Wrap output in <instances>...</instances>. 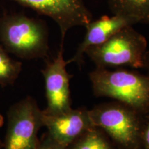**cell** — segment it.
Returning a JSON list of instances; mask_svg holds the SVG:
<instances>
[{"label": "cell", "mask_w": 149, "mask_h": 149, "mask_svg": "<svg viewBox=\"0 0 149 149\" xmlns=\"http://www.w3.org/2000/svg\"><path fill=\"white\" fill-rule=\"evenodd\" d=\"M94 95L125 104L139 114H149V74L135 70L96 68L89 73Z\"/></svg>", "instance_id": "6da1fadb"}, {"label": "cell", "mask_w": 149, "mask_h": 149, "mask_svg": "<svg viewBox=\"0 0 149 149\" xmlns=\"http://www.w3.org/2000/svg\"><path fill=\"white\" fill-rule=\"evenodd\" d=\"M0 44L19 58H46L49 52L47 26L24 14L5 15L0 17Z\"/></svg>", "instance_id": "7a4b0ae2"}, {"label": "cell", "mask_w": 149, "mask_h": 149, "mask_svg": "<svg viewBox=\"0 0 149 149\" xmlns=\"http://www.w3.org/2000/svg\"><path fill=\"white\" fill-rule=\"evenodd\" d=\"M88 111L93 126L101 128L117 148H140L145 116L117 101L98 104Z\"/></svg>", "instance_id": "3957f363"}, {"label": "cell", "mask_w": 149, "mask_h": 149, "mask_svg": "<svg viewBox=\"0 0 149 149\" xmlns=\"http://www.w3.org/2000/svg\"><path fill=\"white\" fill-rule=\"evenodd\" d=\"M147 41L133 26L123 28L107 41L86 51L97 68L130 66L144 68Z\"/></svg>", "instance_id": "277c9868"}, {"label": "cell", "mask_w": 149, "mask_h": 149, "mask_svg": "<svg viewBox=\"0 0 149 149\" xmlns=\"http://www.w3.org/2000/svg\"><path fill=\"white\" fill-rule=\"evenodd\" d=\"M44 112L33 97L27 96L9 108L3 149H36L39 130L44 126Z\"/></svg>", "instance_id": "5b68a950"}, {"label": "cell", "mask_w": 149, "mask_h": 149, "mask_svg": "<svg viewBox=\"0 0 149 149\" xmlns=\"http://www.w3.org/2000/svg\"><path fill=\"white\" fill-rule=\"evenodd\" d=\"M52 19L60 30L61 46L72 28L86 26L93 15L84 0H10Z\"/></svg>", "instance_id": "8992f818"}, {"label": "cell", "mask_w": 149, "mask_h": 149, "mask_svg": "<svg viewBox=\"0 0 149 149\" xmlns=\"http://www.w3.org/2000/svg\"><path fill=\"white\" fill-rule=\"evenodd\" d=\"M68 64L64 57L63 46H60L56 57L42 70L47 100V107L43 111L46 115H58L72 109L70 80L73 76L66 70Z\"/></svg>", "instance_id": "52a82bcc"}, {"label": "cell", "mask_w": 149, "mask_h": 149, "mask_svg": "<svg viewBox=\"0 0 149 149\" xmlns=\"http://www.w3.org/2000/svg\"><path fill=\"white\" fill-rule=\"evenodd\" d=\"M43 120L48 135L64 147L93 126L88 110L84 107L71 109L58 115H49L44 113Z\"/></svg>", "instance_id": "ba28073f"}, {"label": "cell", "mask_w": 149, "mask_h": 149, "mask_svg": "<svg viewBox=\"0 0 149 149\" xmlns=\"http://www.w3.org/2000/svg\"><path fill=\"white\" fill-rule=\"evenodd\" d=\"M136 24L135 20L129 17L120 15H113L111 17L103 15L95 21L92 20L85 26L86 33L74 55L67 61L68 64L75 63L81 66L88 48L104 42L123 28Z\"/></svg>", "instance_id": "9c48e42d"}, {"label": "cell", "mask_w": 149, "mask_h": 149, "mask_svg": "<svg viewBox=\"0 0 149 149\" xmlns=\"http://www.w3.org/2000/svg\"><path fill=\"white\" fill-rule=\"evenodd\" d=\"M113 15L129 17L136 23L149 24V0H108Z\"/></svg>", "instance_id": "30bf717a"}, {"label": "cell", "mask_w": 149, "mask_h": 149, "mask_svg": "<svg viewBox=\"0 0 149 149\" xmlns=\"http://www.w3.org/2000/svg\"><path fill=\"white\" fill-rule=\"evenodd\" d=\"M66 149H118L101 128L93 126L78 137Z\"/></svg>", "instance_id": "8fae6325"}, {"label": "cell", "mask_w": 149, "mask_h": 149, "mask_svg": "<svg viewBox=\"0 0 149 149\" xmlns=\"http://www.w3.org/2000/svg\"><path fill=\"white\" fill-rule=\"evenodd\" d=\"M22 64L12 59L0 44V86L13 85L22 71Z\"/></svg>", "instance_id": "7c38bea8"}, {"label": "cell", "mask_w": 149, "mask_h": 149, "mask_svg": "<svg viewBox=\"0 0 149 149\" xmlns=\"http://www.w3.org/2000/svg\"><path fill=\"white\" fill-rule=\"evenodd\" d=\"M36 149H66V147L54 140L46 132L40 139V142Z\"/></svg>", "instance_id": "4fadbf2b"}, {"label": "cell", "mask_w": 149, "mask_h": 149, "mask_svg": "<svg viewBox=\"0 0 149 149\" xmlns=\"http://www.w3.org/2000/svg\"><path fill=\"white\" fill-rule=\"evenodd\" d=\"M139 149H149V114L144 117L141 133Z\"/></svg>", "instance_id": "5bb4252c"}, {"label": "cell", "mask_w": 149, "mask_h": 149, "mask_svg": "<svg viewBox=\"0 0 149 149\" xmlns=\"http://www.w3.org/2000/svg\"><path fill=\"white\" fill-rule=\"evenodd\" d=\"M144 68L146 70L147 74H149V51H147L144 55Z\"/></svg>", "instance_id": "9a60e30c"}, {"label": "cell", "mask_w": 149, "mask_h": 149, "mask_svg": "<svg viewBox=\"0 0 149 149\" xmlns=\"http://www.w3.org/2000/svg\"><path fill=\"white\" fill-rule=\"evenodd\" d=\"M3 124V117L0 114V128L2 127ZM3 141L0 138V149H3Z\"/></svg>", "instance_id": "2e32d148"}]
</instances>
